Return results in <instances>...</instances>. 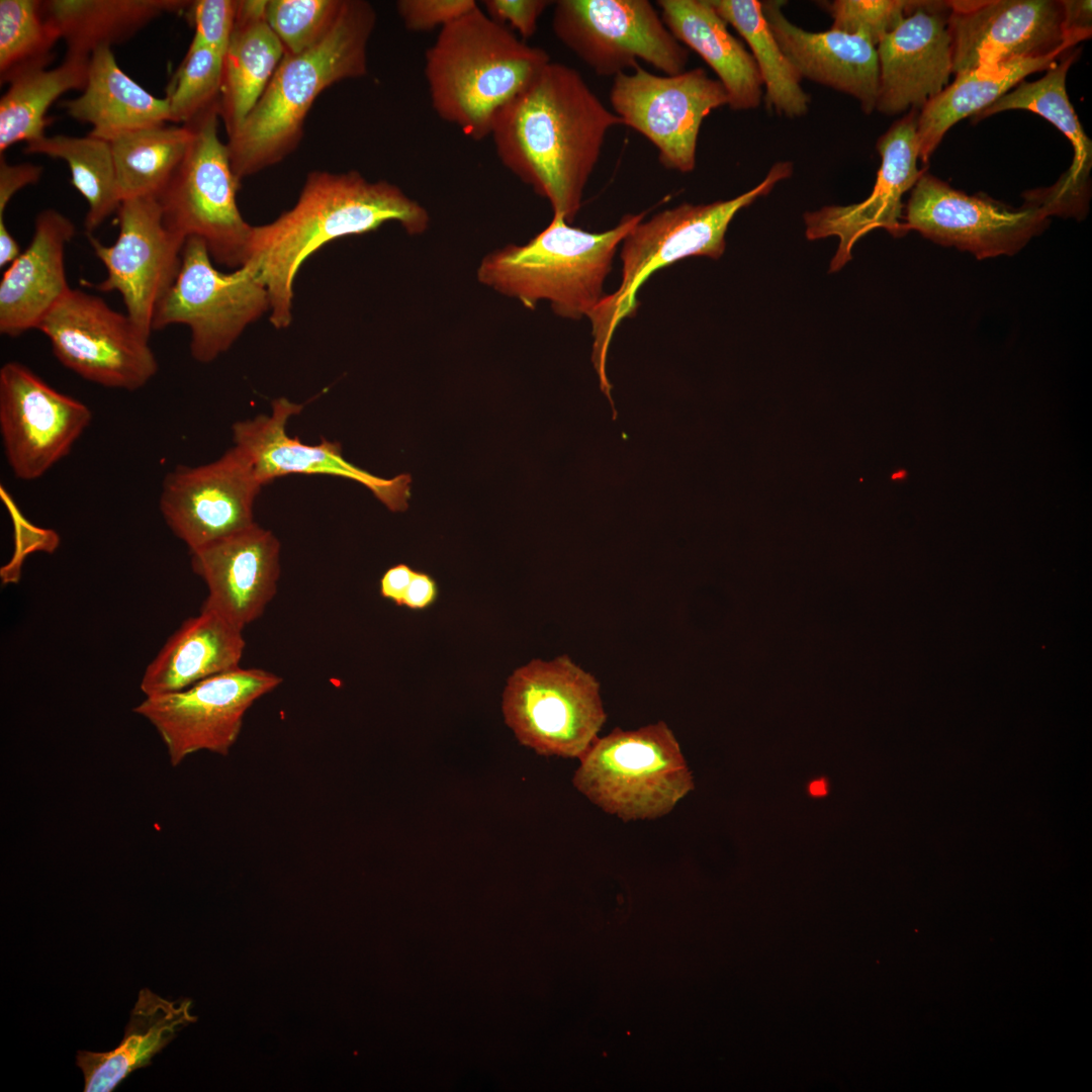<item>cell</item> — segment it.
<instances>
[{
	"instance_id": "1",
	"label": "cell",
	"mask_w": 1092,
	"mask_h": 1092,
	"mask_svg": "<svg viewBox=\"0 0 1092 1092\" xmlns=\"http://www.w3.org/2000/svg\"><path fill=\"white\" fill-rule=\"evenodd\" d=\"M623 124L573 68L549 61L496 114L500 163L571 223L608 131Z\"/></svg>"
},
{
	"instance_id": "2",
	"label": "cell",
	"mask_w": 1092,
	"mask_h": 1092,
	"mask_svg": "<svg viewBox=\"0 0 1092 1092\" xmlns=\"http://www.w3.org/2000/svg\"><path fill=\"white\" fill-rule=\"evenodd\" d=\"M428 210L388 181H369L356 171H313L296 203L269 223L252 228L248 261L261 273L270 298L269 321L277 330L292 322L293 285L301 265L326 244L397 222L419 236L430 225Z\"/></svg>"
},
{
	"instance_id": "3",
	"label": "cell",
	"mask_w": 1092,
	"mask_h": 1092,
	"mask_svg": "<svg viewBox=\"0 0 1092 1092\" xmlns=\"http://www.w3.org/2000/svg\"><path fill=\"white\" fill-rule=\"evenodd\" d=\"M376 12L365 0H346L328 35L311 49L284 55L257 104L225 143L241 182L281 162L299 145L306 115L328 87L367 74Z\"/></svg>"
},
{
	"instance_id": "4",
	"label": "cell",
	"mask_w": 1092,
	"mask_h": 1092,
	"mask_svg": "<svg viewBox=\"0 0 1092 1092\" xmlns=\"http://www.w3.org/2000/svg\"><path fill=\"white\" fill-rule=\"evenodd\" d=\"M550 60L478 6L445 27L425 53L433 110L474 141L490 135L499 110Z\"/></svg>"
},
{
	"instance_id": "5",
	"label": "cell",
	"mask_w": 1092,
	"mask_h": 1092,
	"mask_svg": "<svg viewBox=\"0 0 1092 1092\" xmlns=\"http://www.w3.org/2000/svg\"><path fill=\"white\" fill-rule=\"evenodd\" d=\"M644 216L645 212L626 214L615 228L592 233L553 214L528 243L486 254L476 270L477 280L529 309L545 300L562 317H588L605 296L604 281L617 247Z\"/></svg>"
},
{
	"instance_id": "6",
	"label": "cell",
	"mask_w": 1092,
	"mask_h": 1092,
	"mask_svg": "<svg viewBox=\"0 0 1092 1092\" xmlns=\"http://www.w3.org/2000/svg\"><path fill=\"white\" fill-rule=\"evenodd\" d=\"M792 173L791 162H778L759 184L739 196L708 204L682 203L638 222L627 234L620 255L621 284L614 293L605 295L588 316L594 337L592 361L608 398L612 389L606 371L609 346L619 324L636 312L642 284L655 271L681 259L720 258L725 251V234L736 213L767 195Z\"/></svg>"
},
{
	"instance_id": "7",
	"label": "cell",
	"mask_w": 1092,
	"mask_h": 1092,
	"mask_svg": "<svg viewBox=\"0 0 1092 1092\" xmlns=\"http://www.w3.org/2000/svg\"><path fill=\"white\" fill-rule=\"evenodd\" d=\"M572 784L590 803L623 821L670 813L694 790L679 743L664 721L613 729L578 758Z\"/></svg>"
},
{
	"instance_id": "8",
	"label": "cell",
	"mask_w": 1092,
	"mask_h": 1092,
	"mask_svg": "<svg viewBox=\"0 0 1092 1092\" xmlns=\"http://www.w3.org/2000/svg\"><path fill=\"white\" fill-rule=\"evenodd\" d=\"M219 103L188 123L189 147L156 196L165 225L187 240H202L213 262L237 269L248 259L253 225L242 216L226 144L218 136Z\"/></svg>"
},
{
	"instance_id": "9",
	"label": "cell",
	"mask_w": 1092,
	"mask_h": 1092,
	"mask_svg": "<svg viewBox=\"0 0 1092 1092\" xmlns=\"http://www.w3.org/2000/svg\"><path fill=\"white\" fill-rule=\"evenodd\" d=\"M502 711L522 745L563 758L578 759L607 720L599 680L566 654L533 659L514 670Z\"/></svg>"
},
{
	"instance_id": "10",
	"label": "cell",
	"mask_w": 1092,
	"mask_h": 1092,
	"mask_svg": "<svg viewBox=\"0 0 1092 1092\" xmlns=\"http://www.w3.org/2000/svg\"><path fill=\"white\" fill-rule=\"evenodd\" d=\"M269 310V293L254 262L222 272L213 265L205 243L191 237L184 244L177 278L156 309L153 331L186 326L191 356L210 363Z\"/></svg>"
},
{
	"instance_id": "11",
	"label": "cell",
	"mask_w": 1092,
	"mask_h": 1092,
	"mask_svg": "<svg viewBox=\"0 0 1092 1092\" xmlns=\"http://www.w3.org/2000/svg\"><path fill=\"white\" fill-rule=\"evenodd\" d=\"M556 38L597 75L615 77L644 61L664 73L687 70L689 51L648 0H558Z\"/></svg>"
},
{
	"instance_id": "12",
	"label": "cell",
	"mask_w": 1092,
	"mask_h": 1092,
	"mask_svg": "<svg viewBox=\"0 0 1092 1092\" xmlns=\"http://www.w3.org/2000/svg\"><path fill=\"white\" fill-rule=\"evenodd\" d=\"M37 330L61 364L98 385L134 391L159 370L150 336L126 313L81 289L71 288Z\"/></svg>"
},
{
	"instance_id": "13",
	"label": "cell",
	"mask_w": 1092,
	"mask_h": 1092,
	"mask_svg": "<svg viewBox=\"0 0 1092 1092\" xmlns=\"http://www.w3.org/2000/svg\"><path fill=\"white\" fill-rule=\"evenodd\" d=\"M610 102L623 124L657 149L664 168L689 173L696 167L702 122L728 105V96L703 68L656 75L638 65L613 78Z\"/></svg>"
},
{
	"instance_id": "14",
	"label": "cell",
	"mask_w": 1092,
	"mask_h": 1092,
	"mask_svg": "<svg viewBox=\"0 0 1092 1092\" xmlns=\"http://www.w3.org/2000/svg\"><path fill=\"white\" fill-rule=\"evenodd\" d=\"M281 681L271 671L240 666L179 692L146 697L133 712L155 727L176 766L200 750L229 754L246 712Z\"/></svg>"
},
{
	"instance_id": "15",
	"label": "cell",
	"mask_w": 1092,
	"mask_h": 1092,
	"mask_svg": "<svg viewBox=\"0 0 1092 1092\" xmlns=\"http://www.w3.org/2000/svg\"><path fill=\"white\" fill-rule=\"evenodd\" d=\"M117 214L119 233L112 245L88 235L106 269L97 289L118 292L125 313L151 336L156 309L179 273L186 240L165 225L156 196L124 199Z\"/></svg>"
},
{
	"instance_id": "16",
	"label": "cell",
	"mask_w": 1092,
	"mask_h": 1092,
	"mask_svg": "<svg viewBox=\"0 0 1092 1092\" xmlns=\"http://www.w3.org/2000/svg\"><path fill=\"white\" fill-rule=\"evenodd\" d=\"M92 421L82 401L58 391L22 363L0 369V434L14 476L34 480L66 457Z\"/></svg>"
},
{
	"instance_id": "17",
	"label": "cell",
	"mask_w": 1092,
	"mask_h": 1092,
	"mask_svg": "<svg viewBox=\"0 0 1092 1092\" xmlns=\"http://www.w3.org/2000/svg\"><path fill=\"white\" fill-rule=\"evenodd\" d=\"M952 73L993 68L1018 58L1061 56L1070 48L1059 0H951Z\"/></svg>"
},
{
	"instance_id": "18",
	"label": "cell",
	"mask_w": 1092,
	"mask_h": 1092,
	"mask_svg": "<svg viewBox=\"0 0 1092 1092\" xmlns=\"http://www.w3.org/2000/svg\"><path fill=\"white\" fill-rule=\"evenodd\" d=\"M262 486L247 456L234 446L210 463L167 473L159 508L190 552L254 525Z\"/></svg>"
},
{
	"instance_id": "19",
	"label": "cell",
	"mask_w": 1092,
	"mask_h": 1092,
	"mask_svg": "<svg viewBox=\"0 0 1092 1092\" xmlns=\"http://www.w3.org/2000/svg\"><path fill=\"white\" fill-rule=\"evenodd\" d=\"M1048 217L1036 204L1011 209L990 198L969 196L923 172L907 203L904 226L984 259L1013 255L1045 228Z\"/></svg>"
},
{
	"instance_id": "20",
	"label": "cell",
	"mask_w": 1092,
	"mask_h": 1092,
	"mask_svg": "<svg viewBox=\"0 0 1092 1092\" xmlns=\"http://www.w3.org/2000/svg\"><path fill=\"white\" fill-rule=\"evenodd\" d=\"M302 407V404L280 397L272 402L270 415H259L234 424V446L247 456L263 485L292 473L332 475L364 485L391 512L407 509L411 475L379 477L346 460L336 442L323 440L320 444L309 445L296 437L291 438L286 433V425Z\"/></svg>"
},
{
	"instance_id": "21",
	"label": "cell",
	"mask_w": 1092,
	"mask_h": 1092,
	"mask_svg": "<svg viewBox=\"0 0 1092 1092\" xmlns=\"http://www.w3.org/2000/svg\"><path fill=\"white\" fill-rule=\"evenodd\" d=\"M948 15L947 1H918L880 39L876 110L887 115L920 111L947 86L952 73Z\"/></svg>"
},
{
	"instance_id": "22",
	"label": "cell",
	"mask_w": 1092,
	"mask_h": 1092,
	"mask_svg": "<svg viewBox=\"0 0 1092 1092\" xmlns=\"http://www.w3.org/2000/svg\"><path fill=\"white\" fill-rule=\"evenodd\" d=\"M917 110L909 111L878 140L881 166L868 198L850 205L824 206L804 214L808 240L831 236L839 239L829 272L838 271L851 259L853 245L867 233L877 228L887 230L894 237L907 233L904 223L900 222L902 197L924 172L917 165Z\"/></svg>"
},
{
	"instance_id": "23",
	"label": "cell",
	"mask_w": 1092,
	"mask_h": 1092,
	"mask_svg": "<svg viewBox=\"0 0 1092 1092\" xmlns=\"http://www.w3.org/2000/svg\"><path fill=\"white\" fill-rule=\"evenodd\" d=\"M280 552L277 537L256 523L190 551L192 570L208 590L201 609L244 630L263 615L277 592Z\"/></svg>"
},
{
	"instance_id": "24",
	"label": "cell",
	"mask_w": 1092,
	"mask_h": 1092,
	"mask_svg": "<svg viewBox=\"0 0 1092 1092\" xmlns=\"http://www.w3.org/2000/svg\"><path fill=\"white\" fill-rule=\"evenodd\" d=\"M783 1L761 2L762 13L781 50L801 79L847 94L861 110H876L879 62L876 47L863 35L834 29L813 32L783 13Z\"/></svg>"
},
{
	"instance_id": "25",
	"label": "cell",
	"mask_w": 1092,
	"mask_h": 1092,
	"mask_svg": "<svg viewBox=\"0 0 1092 1092\" xmlns=\"http://www.w3.org/2000/svg\"><path fill=\"white\" fill-rule=\"evenodd\" d=\"M1079 51H1066L1061 61L1046 70L1045 75L1033 82H1020L994 103L980 111L974 120H981L998 112L1022 109L1039 114L1052 122L1069 140L1073 147L1070 168L1048 190L1033 192L1029 201L1040 206L1050 215L1085 213L1090 193L1092 168V143L1085 133L1070 102L1066 90L1067 73L1077 60Z\"/></svg>"
},
{
	"instance_id": "26",
	"label": "cell",
	"mask_w": 1092,
	"mask_h": 1092,
	"mask_svg": "<svg viewBox=\"0 0 1092 1092\" xmlns=\"http://www.w3.org/2000/svg\"><path fill=\"white\" fill-rule=\"evenodd\" d=\"M76 233L73 221L47 208L34 221L27 248L8 265L0 281V333L9 338L37 330L41 321L71 289L65 250Z\"/></svg>"
},
{
	"instance_id": "27",
	"label": "cell",
	"mask_w": 1092,
	"mask_h": 1092,
	"mask_svg": "<svg viewBox=\"0 0 1092 1092\" xmlns=\"http://www.w3.org/2000/svg\"><path fill=\"white\" fill-rule=\"evenodd\" d=\"M245 646L242 628L201 609L168 638L147 666L141 690L146 697L171 694L238 668Z\"/></svg>"
},
{
	"instance_id": "28",
	"label": "cell",
	"mask_w": 1092,
	"mask_h": 1092,
	"mask_svg": "<svg viewBox=\"0 0 1092 1092\" xmlns=\"http://www.w3.org/2000/svg\"><path fill=\"white\" fill-rule=\"evenodd\" d=\"M656 5L670 33L716 73L732 110L760 105L763 83L757 65L709 0H659Z\"/></svg>"
},
{
	"instance_id": "29",
	"label": "cell",
	"mask_w": 1092,
	"mask_h": 1092,
	"mask_svg": "<svg viewBox=\"0 0 1092 1092\" xmlns=\"http://www.w3.org/2000/svg\"><path fill=\"white\" fill-rule=\"evenodd\" d=\"M190 1000L170 1001L148 988L139 992L124 1035L108 1052L78 1051L84 1091L110 1092L138 1069L151 1064L175 1035L194 1021Z\"/></svg>"
},
{
	"instance_id": "30",
	"label": "cell",
	"mask_w": 1092,
	"mask_h": 1092,
	"mask_svg": "<svg viewBox=\"0 0 1092 1092\" xmlns=\"http://www.w3.org/2000/svg\"><path fill=\"white\" fill-rule=\"evenodd\" d=\"M62 107L72 118L92 125L88 134L107 142L169 122L167 100L155 97L125 74L111 48L92 53L83 93L64 101Z\"/></svg>"
},
{
	"instance_id": "31",
	"label": "cell",
	"mask_w": 1092,
	"mask_h": 1092,
	"mask_svg": "<svg viewBox=\"0 0 1092 1092\" xmlns=\"http://www.w3.org/2000/svg\"><path fill=\"white\" fill-rule=\"evenodd\" d=\"M266 0H240L234 29L223 55L219 117L228 136L259 101L284 49L265 17Z\"/></svg>"
},
{
	"instance_id": "32",
	"label": "cell",
	"mask_w": 1092,
	"mask_h": 1092,
	"mask_svg": "<svg viewBox=\"0 0 1092 1092\" xmlns=\"http://www.w3.org/2000/svg\"><path fill=\"white\" fill-rule=\"evenodd\" d=\"M185 0H50L43 11L66 43V56L90 59L132 37L155 18L185 10Z\"/></svg>"
},
{
	"instance_id": "33",
	"label": "cell",
	"mask_w": 1092,
	"mask_h": 1092,
	"mask_svg": "<svg viewBox=\"0 0 1092 1092\" xmlns=\"http://www.w3.org/2000/svg\"><path fill=\"white\" fill-rule=\"evenodd\" d=\"M1061 56L1018 58L997 67L981 68L957 75L950 85L918 111L916 135L921 162L927 163L945 132L954 123L967 116H975L1022 82L1026 76L1049 70Z\"/></svg>"
},
{
	"instance_id": "34",
	"label": "cell",
	"mask_w": 1092,
	"mask_h": 1092,
	"mask_svg": "<svg viewBox=\"0 0 1092 1092\" xmlns=\"http://www.w3.org/2000/svg\"><path fill=\"white\" fill-rule=\"evenodd\" d=\"M90 59L65 56L54 69L26 73L9 83L0 99V154L11 146L46 136L47 112L70 90H83Z\"/></svg>"
},
{
	"instance_id": "35",
	"label": "cell",
	"mask_w": 1092,
	"mask_h": 1092,
	"mask_svg": "<svg viewBox=\"0 0 1092 1092\" xmlns=\"http://www.w3.org/2000/svg\"><path fill=\"white\" fill-rule=\"evenodd\" d=\"M719 16L744 38L765 88L766 107L796 118L809 109L810 97L801 77L774 37L757 0H709Z\"/></svg>"
},
{
	"instance_id": "36",
	"label": "cell",
	"mask_w": 1092,
	"mask_h": 1092,
	"mask_svg": "<svg viewBox=\"0 0 1092 1092\" xmlns=\"http://www.w3.org/2000/svg\"><path fill=\"white\" fill-rule=\"evenodd\" d=\"M192 136L189 124L164 123L110 141L122 200L157 196L182 161Z\"/></svg>"
},
{
	"instance_id": "37",
	"label": "cell",
	"mask_w": 1092,
	"mask_h": 1092,
	"mask_svg": "<svg viewBox=\"0 0 1092 1092\" xmlns=\"http://www.w3.org/2000/svg\"><path fill=\"white\" fill-rule=\"evenodd\" d=\"M26 154L64 160L72 185L88 204L84 226L88 235L100 226L122 201L109 142L92 136L57 134L26 144Z\"/></svg>"
},
{
	"instance_id": "38",
	"label": "cell",
	"mask_w": 1092,
	"mask_h": 1092,
	"mask_svg": "<svg viewBox=\"0 0 1092 1092\" xmlns=\"http://www.w3.org/2000/svg\"><path fill=\"white\" fill-rule=\"evenodd\" d=\"M61 39L43 11L42 1L0 0V83L46 69Z\"/></svg>"
},
{
	"instance_id": "39",
	"label": "cell",
	"mask_w": 1092,
	"mask_h": 1092,
	"mask_svg": "<svg viewBox=\"0 0 1092 1092\" xmlns=\"http://www.w3.org/2000/svg\"><path fill=\"white\" fill-rule=\"evenodd\" d=\"M223 56L205 47H190L167 89L169 122L188 124L219 103Z\"/></svg>"
},
{
	"instance_id": "40",
	"label": "cell",
	"mask_w": 1092,
	"mask_h": 1092,
	"mask_svg": "<svg viewBox=\"0 0 1092 1092\" xmlns=\"http://www.w3.org/2000/svg\"><path fill=\"white\" fill-rule=\"evenodd\" d=\"M346 0H266V20L284 55H297L322 41L338 21Z\"/></svg>"
},
{
	"instance_id": "41",
	"label": "cell",
	"mask_w": 1092,
	"mask_h": 1092,
	"mask_svg": "<svg viewBox=\"0 0 1092 1092\" xmlns=\"http://www.w3.org/2000/svg\"><path fill=\"white\" fill-rule=\"evenodd\" d=\"M915 0H835L825 4L831 29L860 34L875 47L916 7Z\"/></svg>"
},
{
	"instance_id": "42",
	"label": "cell",
	"mask_w": 1092,
	"mask_h": 1092,
	"mask_svg": "<svg viewBox=\"0 0 1092 1092\" xmlns=\"http://www.w3.org/2000/svg\"><path fill=\"white\" fill-rule=\"evenodd\" d=\"M238 0H196L187 8L194 27L190 47H205L224 55L234 29Z\"/></svg>"
},
{
	"instance_id": "43",
	"label": "cell",
	"mask_w": 1092,
	"mask_h": 1092,
	"mask_svg": "<svg viewBox=\"0 0 1092 1092\" xmlns=\"http://www.w3.org/2000/svg\"><path fill=\"white\" fill-rule=\"evenodd\" d=\"M478 6L474 0H399L395 4L404 27L413 32L440 30Z\"/></svg>"
},
{
	"instance_id": "44",
	"label": "cell",
	"mask_w": 1092,
	"mask_h": 1092,
	"mask_svg": "<svg viewBox=\"0 0 1092 1092\" xmlns=\"http://www.w3.org/2000/svg\"><path fill=\"white\" fill-rule=\"evenodd\" d=\"M554 3L548 0H484L483 11L523 40L531 37L543 12Z\"/></svg>"
},
{
	"instance_id": "45",
	"label": "cell",
	"mask_w": 1092,
	"mask_h": 1092,
	"mask_svg": "<svg viewBox=\"0 0 1092 1092\" xmlns=\"http://www.w3.org/2000/svg\"><path fill=\"white\" fill-rule=\"evenodd\" d=\"M42 167L32 163L9 164L5 157L0 158V218L11 198L22 188L36 184L42 174Z\"/></svg>"
},
{
	"instance_id": "46",
	"label": "cell",
	"mask_w": 1092,
	"mask_h": 1092,
	"mask_svg": "<svg viewBox=\"0 0 1092 1092\" xmlns=\"http://www.w3.org/2000/svg\"><path fill=\"white\" fill-rule=\"evenodd\" d=\"M1063 7V30L1070 48L1087 39L1092 32L1090 0H1061Z\"/></svg>"
},
{
	"instance_id": "47",
	"label": "cell",
	"mask_w": 1092,
	"mask_h": 1092,
	"mask_svg": "<svg viewBox=\"0 0 1092 1092\" xmlns=\"http://www.w3.org/2000/svg\"><path fill=\"white\" fill-rule=\"evenodd\" d=\"M438 598L436 580L427 572L415 570L401 606L414 611L431 607Z\"/></svg>"
},
{
	"instance_id": "48",
	"label": "cell",
	"mask_w": 1092,
	"mask_h": 1092,
	"mask_svg": "<svg viewBox=\"0 0 1092 1092\" xmlns=\"http://www.w3.org/2000/svg\"><path fill=\"white\" fill-rule=\"evenodd\" d=\"M415 569L405 563L389 567L379 581L380 596L401 607L404 595L414 576Z\"/></svg>"
},
{
	"instance_id": "49",
	"label": "cell",
	"mask_w": 1092,
	"mask_h": 1092,
	"mask_svg": "<svg viewBox=\"0 0 1092 1092\" xmlns=\"http://www.w3.org/2000/svg\"><path fill=\"white\" fill-rule=\"evenodd\" d=\"M21 252L15 238L7 229L4 218H0V267L11 264Z\"/></svg>"
}]
</instances>
